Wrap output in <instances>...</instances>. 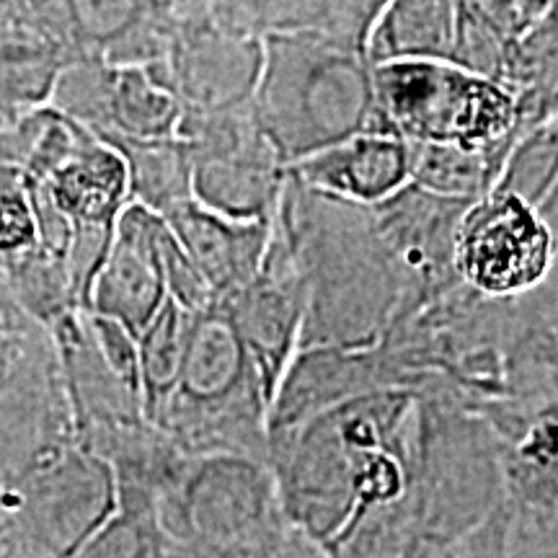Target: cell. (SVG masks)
Segmentation results:
<instances>
[{
	"label": "cell",
	"mask_w": 558,
	"mask_h": 558,
	"mask_svg": "<svg viewBox=\"0 0 558 558\" xmlns=\"http://www.w3.org/2000/svg\"><path fill=\"white\" fill-rule=\"evenodd\" d=\"M535 209H538V215L543 218V222H546L548 235H550V254H554V259H550V271H548L546 282H543L538 290L558 308V179H556V184L550 186V192L546 194V197H543V202Z\"/></svg>",
	"instance_id": "836d02e7"
},
{
	"label": "cell",
	"mask_w": 558,
	"mask_h": 558,
	"mask_svg": "<svg viewBox=\"0 0 558 558\" xmlns=\"http://www.w3.org/2000/svg\"><path fill=\"white\" fill-rule=\"evenodd\" d=\"M41 181L68 218L70 235L111 239L130 205L128 163L114 145L104 143L94 132Z\"/></svg>",
	"instance_id": "d6986e66"
},
{
	"label": "cell",
	"mask_w": 558,
	"mask_h": 558,
	"mask_svg": "<svg viewBox=\"0 0 558 558\" xmlns=\"http://www.w3.org/2000/svg\"><path fill=\"white\" fill-rule=\"evenodd\" d=\"M78 58L156 65L169 52L173 9L163 0H58Z\"/></svg>",
	"instance_id": "e0dca14e"
},
{
	"label": "cell",
	"mask_w": 558,
	"mask_h": 558,
	"mask_svg": "<svg viewBox=\"0 0 558 558\" xmlns=\"http://www.w3.org/2000/svg\"><path fill=\"white\" fill-rule=\"evenodd\" d=\"M497 83L512 96L522 132L558 117V0L505 52Z\"/></svg>",
	"instance_id": "44dd1931"
},
{
	"label": "cell",
	"mask_w": 558,
	"mask_h": 558,
	"mask_svg": "<svg viewBox=\"0 0 558 558\" xmlns=\"http://www.w3.org/2000/svg\"><path fill=\"white\" fill-rule=\"evenodd\" d=\"M411 463L418 538L452 546L507 499L501 445L484 416L448 393L416 396Z\"/></svg>",
	"instance_id": "5b68a950"
},
{
	"label": "cell",
	"mask_w": 558,
	"mask_h": 558,
	"mask_svg": "<svg viewBox=\"0 0 558 558\" xmlns=\"http://www.w3.org/2000/svg\"><path fill=\"white\" fill-rule=\"evenodd\" d=\"M39 329H45V326H39L37 320L19 308V303L11 298L3 279H0V378Z\"/></svg>",
	"instance_id": "d6a6232c"
},
{
	"label": "cell",
	"mask_w": 558,
	"mask_h": 558,
	"mask_svg": "<svg viewBox=\"0 0 558 558\" xmlns=\"http://www.w3.org/2000/svg\"><path fill=\"white\" fill-rule=\"evenodd\" d=\"M275 228L288 241L305 290L300 349L378 344L401 308L373 207L284 179Z\"/></svg>",
	"instance_id": "6da1fadb"
},
{
	"label": "cell",
	"mask_w": 558,
	"mask_h": 558,
	"mask_svg": "<svg viewBox=\"0 0 558 558\" xmlns=\"http://www.w3.org/2000/svg\"><path fill=\"white\" fill-rule=\"evenodd\" d=\"M13 34V0H0V37Z\"/></svg>",
	"instance_id": "8d00e7d4"
},
{
	"label": "cell",
	"mask_w": 558,
	"mask_h": 558,
	"mask_svg": "<svg viewBox=\"0 0 558 558\" xmlns=\"http://www.w3.org/2000/svg\"><path fill=\"white\" fill-rule=\"evenodd\" d=\"M373 81L383 124L407 143L512 148L522 135L512 96L456 62H380Z\"/></svg>",
	"instance_id": "52a82bcc"
},
{
	"label": "cell",
	"mask_w": 558,
	"mask_h": 558,
	"mask_svg": "<svg viewBox=\"0 0 558 558\" xmlns=\"http://www.w3.org/2000/svg\"><path fill=\"white\" fill-rule=\"evenodd\" d=\"M166 228L169 222L163 215L130 202L120 215L83 311L120 320L137 337L169 300L160 256Z\"/></svg>",
	"instance_id": "9a60e30c"
},
{
	"label": "cell",
	"mask_w": 558,
	"mask_h": 558,
	"mask_svg": "<svg viewBox=\"0 0 558 558\" xmlns=\"http://www.w3.org/2000/svg\"><path fill=\"white\" fill-rule=\"evenodd\" d=\"M465 207V199L439 197L416 184L373 205L375 230L401 290L396 316L460 284L456 228Z\"/></svg>",
	"instance_id": "8fae6325"
},
{
	"label": "cell",
	"mask_w": 558,
	"mask_h": 558,
	"mask_svg": "<svg viewBox=\"0 0 558 558\" xmlns=\"http://www.w3.org/2000/svg\"><path fill=\"white\" fill-rule=\"evenodd\" d=\"M184 104L153 65H114L101 140L177 137Z\"/></svg>",
	"instance_id": "7402d4cb"
},
{
	"label": "cell",
	"mask_w": 558,
	"mask_h": 558,
	"mask_svg": "<svg viewBox=\"0 0 558 558\" xmlns=\"http://www.w3.org/2000/svg\"><path fill=\"white\" fill-rule=\"evenodd\" d=\"M73 54L29 37H0V130L50 107L54 83Z\"/></svg>",
	"instance_id": "cb8c5ba5"
},
{
	"label": "cell",
	"mask_w": 558,
	"mask_h": 558,
	"mask_svg": "<svg viewBox=\"0 0 558 558\" xmlns=\"http://www.w3.org/2000/svg\"><path fill=\"white\" fill-rule=\"evenodd\" d=\"M411 150V184L439 197L473 202L497 186L507 153L512 148H460V145H418Z\"/></svg>",
	"instance_id": "484cf974"
},
{
	"label": "cell",
	"mask_w": 558,
	"mask_h": 558,
	"mask_svg": "<svg viewBox=\"0 0 558 558\" xmlns=\"http://www.w3.org/2000/svg\"><path fill=\"white\" fill-rule=\"evenodd\" d=\"M556 0H460L456 65L497 81L505 52Z\"/></svg>",
	"instance_id": "603a6c76"
},
{
	"label": "cell",
	"mask_w": 558,
	"mask_h": 558,
	"mask_svg": "<svg viewBox=\"0 0 558 558\" xmlns=\"http://www.w3.org/2000/svg\"><path fill=\"white\" fill-rule=\"evenodd\" d=\"M156 512L171 541L205 558H275L288 530L271 465L246 456L192 458Z\"/></svg>",
	"instance_id": "8992f818"
},
{
	"label": "cell",
	"mask_w": 558,
	"mask_h": 558,
	"mask_svg": "<svg viewBox=\"0 0 558 558\" xmlns=\"http://www.w3.org/2000/svg\"><path fill=\"white\" fill-rule=\"evenodd\" d=\"M160 256H163L166 290H169V298L173 303H179L181 308L194 313V316L209 311L213 305H218V300H215L205 277L199 275L197 267H194V262L179 243L171 226L166 228L163 241H160Z\"/></svg>",
	"instance_id": "4dcf8cb0"
},
{
	"label": "cell",
	"mask_w": 558,
	"mask_h": 558,
	"mask_svg": "<svg viewBox=\"0 0 558 558\" xmlns=\"http://www.w3.org/2000/svg\"><path fill=\"white\" fill-rule=\"evenodd\" d=\"M558 179V117L535 124L514 140L497 179V192H507L538 207Z\"/></svg>",
	"instance_id": "f546056e"
},
{
	"label": "cell",
	"mask_w": 558,
	"mask_h": 558,
	"mask_svg": "<svg viewBox=\"0 0 558 558\" xmlns=\"http://www.w3.org/2000/svg\"><path fill=\"white\" fill-rule=\"evenodd\" d=\"M192 320L194 313L184 311L169 298L148 320V326L137 333L140 396H143V414L150 424H156L160 409L177 388L190 344Z\"/></svg>",
	"instance_id": "4316f807"
},
{
	"label": "cell",
	"mask_w": 558,
	"mask_h": 558,
	"mask_svg": "<svg viewBox=\"0 0 558 558\" xmlns=\"http://www.w3.org/2000/svg\"><path fill=\"white\" fill-rule=\"evenodd\" d=\"M163 3H166V5H171V9H173V5H177L179 0H163Z\"/></svg>",
	"instance_id": "74e56055"
},
{
	"label": "cell",
	"mask_w": 558,
	"mask_h": 558,
	"mask_svg": "<svg viewBox=\"0 0 558 558\" xmlns=\"http://www.w3.org/2000/svg\"><path fill=\"white\" fill-rule=\"evenodd\" d=\"M460 0H388L369 29L365 54L373 65L396 60L456 62Z\"/></svg>",
	"instance_id": "ffe728a7"
},
{
	"label": "cell",
	"mask_w": 558,
	"mask_h": 558,
	"mask_svg": "<svg viewBox=\"0 0 558 558\" xmlns=\"http://www.w3.org/2000/svg\"><path fill=\"white\" fill-rule=\"evenodd\" d=\"M288 173L316 192L373 207L411 184V150L396 132L367 130L295 160Z\"/></svg>",
	"instance_id": "2e32d148"
},
{
	"label": "cell",
	"mask_w": 558,
	"mask_h": 558,
	"mask_svg": "<svg viewBox=\"0 0 558 558\" xmlns=\"http://www.w3.org/2000/svg\"><path fill=\"white\" fill-rule=\"evenodd\" d=\"M275 558H333V556L320 546V543H316L305 533H300V530L288 525L282 541H279Z\"/></svg>",
	"instance_id": "e575fe53"
},
{
	"label": "cell",
	"mask_w": 558,
	"mask_h": 558,
	"mask_svg": "<svg viewBox=\"0 0 558 558\" xmlns=\"http://www.w3.org/2000/svg\"><path fill=\"white\" fill-rule=\"evenodd\" d=\"M550 235L538 209L492 190L469 202L456 228V275L486 298H518L550 271Z\"/></svg>",
	"instance_id": "9c48e42d"
},
{
	"label": "cell",
	"mask_w": 558,
	"mask_h": 558,
	"mask_svg": "<svg viewBox=\"0 0 558 558\" xmlns=\"http://www.w3.org/2000/svg\"><path fill=\"white\" fill-rule=\"evenodd\" d=\"M386 3L388 0H329V11H326L320 32L344 41V45L365 50L369 29H373Z\"/></svg>",
	"instance_id": "1f68e13d"
},
{
	"label": "cell",
	"mask_w": 558,
	"mask_h": 558,
	"mask_svg": "<svg viewBox=\"0 0 558 558\" xmlns=\"http://www.w3.org/2000/svg\"><path fill=\"white\" fill-rule=\"evenodd\" d=\"M128 163L130 202L169 215L192 199V158L179 137L166 140H104Z\"/></svg>",
	"instance_id": "d4e9b609"
},
{
	"label": "cell",
	"mask_w": 558,
	"mask_h": 558,
	"mask_svg": "<svg viewBox=\"0 0 558 558\" xmlns=\"http://www.w3.org/2000/svg\"><path fill=\"white\" fill-rule=\"evenodd\" d=\"M262 62V39L222 29L202 11L173 9L169 52L153 68L184 109L226 111L254 99Z\"/></svg>",
	"instance_id": "7c38bea8"
},
{
	"label": "cell",
	"mask_w": 558,
	"mask_h": 558,
	"mask_svg": "<svg viewBox=\"0 0 558 558\" xmlns=\"http://www.w3.org/2000/svg\"><path fill=\"white\" fill-rule=\"evenodd\" d=\"M411 558H460L458 543L452 546H437V543H418Z\"/></svg>",
	"instance_id": "d590c367"
},
{
	"label": "cell",
	"mask_w": 558,
	"mask_h": 558,
	"mask_svg": "<svg viewBox=\"0 0 558 558\" xmlns=\"http://www.w3.org/2000/svg\"><path fill=\"white\" fill-rule=\"evenodd\" d=\"M58 352L39 329L0 378V492L75 445Z\"/></svg>",
	"instance_id": "30bf717a"
},
{
	"label": "cell",
	"mask_w": 558,
	"mask_h": 558,
	"mask_svg": "<svg viewBox=\"0 0 558 558\" xmlns=\"http://www.w3.org/2000/svg\"><path fill=\"white\" fill-rule=\"evenodd\" d=\"M267 396L233 320L220 305L197 313L177 388L156 427L186 458L246 456L267 460Z\"/></svg>",
	"instance_id": "277c9868"
},
{
	"label": "cell",
	"mask_w": 558,
	"mask_h": 558,
	"mask_svg": "<svg viewBox=\"0 0 558 558\" xmlns=\"http://www.w3.org/2000/svg\"><path fill=\"white\" fill-rule=\"evenodd\" d=\"M173 9L202 11L222 29L264 41L277 34L320 32L329 0H179Z\"/></svg>",
	"instance_id": "83f0119b"
},
{
	"label": "cell",
	"mask_w": 558,
	"mask_h": 558,
	"mask_svg": "<svg viewBox=\"0 0 558 558\" xmlns=\"http://www.w3.org/2000/svg\"><path fill=\"white\" fill-rule=\"evenodd\" d=\"M416 401L414 390H373L316 416L271 450L288 525L329 546L357 509L362 465L380 450L414 458Z\"/></svg>",
	"instance_id": "7a4b0ae2"
},
{
	"label": "cell",
	"mask_w": 558,
	"mask_h": 558,
	"mask_svg": "<svg viewBox=\"0 0 558 558\" xmlns=\"http://www.w3.org/2000/svg\"><path fill=\"white\" fill-rule=\"evenodd\" d=\"M177 137L192 158V199L235 220H271L288 166L259 130L251 104L226 111L184 109Z\"/></svg>",
	"instance_id": "ba28073f"
},
{
	"label": "cell",
	"mask_w": 558,
	"mask_h": 558,
	"mask_svg": "<svg viewBox=\"0 0 558 558\" xmlns=\"http://www.w3.org/2000/svg\"><path fill=\"white\" fill-rule=\"evenodd\" d=\"M251 111L284 166L357 132L388 130L365 50L316 29L264 39Z\"/></svg>",
	"instance_id": "3957f363"
},
{
	"label": "cell",
	"mask_w": 558,
	"mask_h": 558,
	"mask_svg": "<svg viewBox=\"0 0 558 558\" xmlns=\"http://www.w3.org/2000/svg\"><path fill=\"white\" fill-rule=\"evenodd\" d=\"M166 541L156 497L117 488V512L70 558H156Z\"/></svg>",
	"instance_id": "f1b7e54d"
},
{
	"label": "cell",
	"mask_w": 558,
	"mask_h": 558,
	"mask_svg": "<svg viewBox=\"0 0 558 558\" xmlns=\"http://www.w3.org/2000/svg\"><path fill=\"white\" fill-rule=\"evenodd\" d=\"M233 320L259 386L271 403L279 380L300 349L305 290L288 241L271 222V241L262 269L246 288L218 303Z\"/></svg>",
	"instance_id": "4fadbf2b"
},
{
	"label": "cell",
	"mask_w": 558,
	"mask_h": 558,
	"mask_svg": "<svg viewBox=\"0 0 558 558\" xmlns=\"http://www.w3.org/2000/svg\"><path fill=\"white\" fill-rule=\"evenodd\" d=\"M166 220L218 303L256 277L271 241V220L226 218L194 199L171 209Z\"/></svg>",
	"instance_id": "ac0fdd59"
},
{
	"label": "cell",
	"mask_w": 558,
	"mask_h": 558,
	"mask_svg": "<svg viewBox=\"0 0 558 558\" xmlns=\"http://www.w3.org/2000/svg\"><path fill=\"white\" fill-rule=\"evenodd\" d=\"M396 388L378 347H303L279 380L267 414V458L300 427L349 399Z\"/></svg>",
	"instance_id": "5bb4252c"
}]
</instances>
